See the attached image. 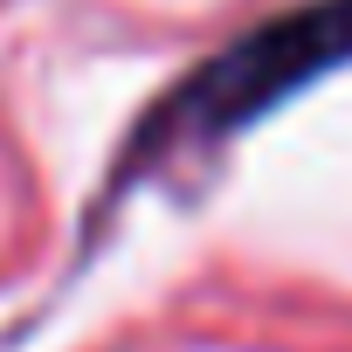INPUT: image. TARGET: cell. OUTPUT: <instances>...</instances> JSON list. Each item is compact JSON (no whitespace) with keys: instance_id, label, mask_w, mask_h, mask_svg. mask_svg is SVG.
I'll list each match as a JSON object with an SVG mask.
<instances>
[{"instance_id":"obj_1","label":"cell","mask_w":352,"mask_h":352,"mask_svg":"<svg viewBox=\"0 0 352 352\" xmlns=\"http://www.w3.org/2000/svg\"><path fill=\"white\" fill-rule=\"evenodd\" d=\"M345 56H352V0H318V8L263 21L235 49H221L214 63H201L180 90L145 118V131L131 145V166H152V159L187 152V145H214L235 124H256L270 104H283L311 76L338 69Z\"/></svg>"}]
</instances>
